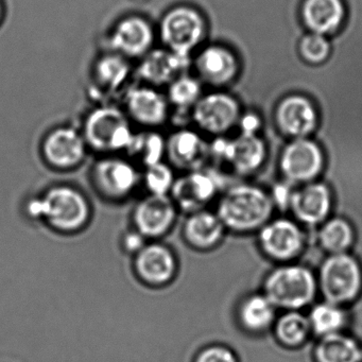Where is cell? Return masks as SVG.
Returning <instances> with one entry per match:
<instances>
[{
  "mask_svg": "<svg viewBox=\"0 0 362 362\" xmlns=\"http://www.w3.org/2000/svg\"><path fill=\"white\" fill-rule=\"evenodd\" d=\"M26 213L31 219L45 221L57 232L75 233L82 230L90 218V205L77 188L57 185L42 196L29 199Z\"/></svg>",
  "mask_w": 362,
  "mask_h": 362,
  "instance_id": "6da1fadb",
  "label": "cell"
},
{
  "mask_svg": "<svg viewBox=\"0 0 362 362\" xmlns=\"http://www.w3.org/2000/svg\"><path fill=\"white\" fill-rule=\"evenodd\" d=\"M272 199L257 186L241 184L230 188L218 205V217L226 228L249 232L268 223L273 211Z\"/></svg>",
  "mask_w": 362,
  "mask_h": 362,
  "instance_id": "7a4b0ae2",
  "label": "cell"
},
{
  "mask_svg": "<svg viewBox=\"0 0 362 362\" xmlns=\"http://www.w3.org/2000/svg\"><path fill=\"white\" fill-rule=\"evenodd\" d=\"M147 245V238L143 236L136 230L127 233L122 238V247L129 253L136 254Z\"/></svg>",
  "mask_w": 362,
  "mask_h": 362,
  "instance_id": "74e56055",
  "label": "cell"
},
{
  "mask_svg": "<svg viewBox=\"0 0 362 362\" xmlns=\"http://www.w3.org/2000/svg\"><path fill=\"white\" fill-rule=\"evenodd\" d=\"M226 226L217 214L206 209L189 214L184 224L183 234L186 241L196 249L207 250L221 240Z\"/></svg>",
  "mask_w": 362,
  "mask_h": 362,
  "instance_id": "cb8c5ba5",
  "label": "cell"
},
{
  "mask_svg": "<svg viewBox=\"0 0 362 362\" xmlns=\"http://www.w3.org/2000/svg\"><path fill=\"white\" fill-rule=\"evenodd\" d=\"M319 284L326 302H351L361 291V267L349 254H330L322 264Z\"/></svg>",
  "mask_w": 362,
  "mask_h": 362,
  "instance_id": "277c9868",
  "label": "cell"
},
{
  "mask_svg": "<svg viewBox=\"0 0 362 362\" xmlns=\"http://www.w3.org/2000/svg\"><path fill=\"white\" fill-rule=\"evenodd\" d=\"M293 190L290 187L289 182L275 186L272 196H270L273 204L279 205L281 209H289Z\"/></svg>",
  "mask_w": 362,
  "mask_h": 362,
  "instance_id": "8d00e7d4",
  "label": "cell"
},
{
  "mask_svg": "<svg viewBox=\"0 0 362 362\" xmlns=\"http://www.w3.org/2000/svg\"><path fill=\"white\" fill-rule=\"evenodd\" d=\"M201 98V84L194 78L181 76L169 84L168 99L175 107H194Z\"/></svg>",
  "mask_w": 362,
  "mask_h": 362,
  "instance_id": "d6a6232c",
  "label": "cell"
},
{
  "mask_svg": "<svg viewBox=\"0 0 362 362\" xmlns=\"http://www.w3.org/2000/svg\"><path fill=\"white\" fill-rule=\"evenodd\" d=\"M266 145L258 134H243L228 141L218 139L214 141L209 153L217 160L232 165L241 175L253 173L262 166L266 158Z\"/></svg>",
  "mask_w": 362,
  "mask_h": 362,
  "instance_id": "30bf717a",
  "label": "cell"
},
{
  "mask_svg": "<svg viewBox=\"0 0 362 362\" xmlns=\"http://www.w3.org/2000/svg\"><path fill=\"white\" fill-rule=\"evenodd\" d=\"M300 59L307 64L321 65L332 54V42L326 35L310 33L303 35L298 44Z\"/></svg>",
  "mask_w": 362,
  "mask_h": 362,
  "instance_id": "1f68e13d",
  "label": "cell"
},
{
  "mask_svg": "<svg viewBox=\"0 0 362 362\" xmlns=\"http://www.w3.org/2000/svg\"><path fill=\"white\" fill-rule=\"evenodd\" d=\"M153 41L151 25L139 16H130L118 23L111 44L120 56L139 58L149 52Z\"/></svg>",
  "mask_w": 362,
  "mask_h": 362,
  "instance_id": "d6986e66",
  "label": "cell"
},
{
  "mask_svg": "<svg viewBox=\"0 0 362 362\" xmlns=\"http://www.w3.org/2000/svg\"><path fill=\"white\" fill-rule=\"evenodd\" d=\"M160 39L167 49L189 56L206 35V23L198 10L187 6L173 8L163 18Z\"/></svg>",
  "mask_w": 362,
  "mask_h": 362,
  "instance_id": "8992f818",
  "label": "cell"
},
{
  "mask_svg": "<svg viewBox=\"0 0 362 362\" xmlns=\"http://www.w3.org/2000/svg\"><path fill=\"white\" fill-rule=\"evenodd\" d=\"M322 247L330 254L346 253L354 243V230L342 218L328 220L319 233Z\"/></svg>",
  "mask_w": 362,
  "mask_h": 362,
  "instance_id": "83f0119b",
  "label": "cell"
},
{
  "mask_svg": "<svg viewBox=\"0 0 362 362\" xmlns=\"http://www.w3.org/2000/svg\"><path fill=\"white\" fill-rule=\"evenodd\" d=\"M275 124L283 134L305 139L313 134L320 124L319 112L310 99L300 94L288 95L277 103Z\"/></svg>",
  "mask_w": 362,
  "mask_h": 362,
  "instance_id": "7c38bea8",
  "label": "cell"
},
{
  "mask_svg": "<svg viewBox=\"0 0 362 362\" xmlns=\"http://www.w3.org/2000/svg\"><path fill=\"white\" fill-rule=\"evenodd\" d=\"M143 182L149 194L166 196L170 194L175 182L173 168L164 162L147 167L143 175Z\"/></svg>",
  "mask_w": 362,
  "mask_h": 362,
  "instance_id": "836d02e7",
  "label": "cell"
},
{
  "mask_svg": "<svg viewBox=\"0 0 362 362\" xmlns=\"http://www.w3.org/2000/svg\"><path fill=\"white\" fill-rule=\"evenodd\" d=\"M126 105L131 117L143 126H160L168 115L167 99L147 86L131 90L127 96Z\"/></svg>",
  "mask_w": 362,
  "mask_h": 362,
  "instance_id": "7402d4cb",
  "label": "cell"
},
{
  "mask_svg": "<svg viewBox=\"0 0 362 362\" xmlns=\"http://www.w3.org/2000/svg\"><path fill=\"white\" fill-rule=\"evenodd\" d=\"M127 153L134 162L143 165L145 168L163 162L166 156V141L160 134L151 131L133 134Z\"/></svg>",
  "mask_w": 362,
  "mask_h": 362,
  "instance_id": "484cf974",
  "label": "cell"
},
{
  "mask_svg": "<svg viewBox=\"0 0 362 362\" xmlns=\"http://www.w3.org/2000/svg\"><path fill=\"white\" fill-rule=\"evenodd\" d=\"M189 56L175 54L168 49L148 52L139 66V75L152 86L170 84L183 76L189 66Z\"/></svg>",
  "mask_w": 362,
  "mask_h": 362,
  "instance_id": "44dd1931",
  "label": "cell"
},
{
  "mask_svg": "<svg viewBox=\"0 0 362 362\" xmlns=\"http://www.w3.org/2000/svg\"><path fill=\"white\" fill-rule=\"evenodd\" d=\"M130 74V65L120 54H109L97 62L95 75L100 86L110 90L119 88Z\"/></svg>",
  "mask_w": 362,
  "mask_h": 362,
  "instance_id": "4dcf8cb0",
  "label": "cell"
},
{
  "mask_svg": "<svg viewBox=\"0 0 362 362\" xmlns=\"http://www.w3.org/2000/svg\"><path fill=\"white\" fill-rule=\"evenodd\" d=\"M361 362H362V347H361Z\"/></svg>",
  "mask_w": 362,
  "mask_h": 362,
  "instance_id": "ab89813d",
  "label": "cell"
},
{
  "mask_svg": "<svg viewBox=\"0 0 362 362\" xmlns=\"http://www.w3.org/2000/svg\"><path fill=\"white\" fill-rule=\"evenodd\" d=\"M95 187L103 196L122 200L130 196L141 182V173L131 160L119 158H105L93 169Z\"/></svg>",
  "mask_w": 362,
  "mask_h": 362,
  "instance_id": "9c48e42d",
  "label": "cell"
},
{
  "mask_svg": "<svg viewBox=\"0 0 362 362\" xmlns=\"http://www.w3.org/2000/svg\"><path fill=\"white\" fill-rule=\"evenodd\" d=\"M238 124L243 134H257L262 126V117L254 112H247L239 118Z\"/></svg>",
  "mask_w": 362,
  "mask_h": 362,
  "instance_id": "d590c367",
  "label": "cell"
},
{
  "mask_svg": "<svg viewBox=\"0 0 362 362\" xmlns=\"http://www.w3.org/2000/svg\"><path fill=\"white\" fill-rule=\"evenodd\" d=\"M196 362H237V359L230 349L215 345L201 351Z\"/></svg>",
  "mask_w": 362,
  "mask_h": 362,
  "instance_id": "e575fe53",
  "label": "cell"
},
{
  "mask_svg": "<svg viewBox=\"0 0 362 362\" xmlns=\"http://www.w3.org/2000/svg\"><path fill=\"white\" fill-rule=\"evenodd\" d=\"M260 245L270 257L289 260L304 247V234L296 222L277 219L264 224L260 230Z\"/></svg>",
  "mask_w": 362,
  "mask_h": 362,
  "instance_id": "2e32d148",
  "label": "cell"
},
{
  "mask_svg": "<svg viewBox=\"0 0 362 362\" xmlns=\"http://www.w3.org/2000/svg\"><path fill=\"white\" fill-rule=\"evenodd\" d=\"M317 281L309 269L298 264L279 267L264 281V296L275 308L298 310L313 302Z\"/></svg>",
  "mask_w": 362,
  "mask_h": 362,
  "instance_id": "3957f363",
  "label": "cell"
},
{
  "mask_svg": "<svg viewBox=\"0 0 362 362\" xmlns=\"http://www.w3.org/2000/svg\"><path fill=\"white\" fill-rule=\"evenodd\" d=\"M243 325L253 332H262L274 321L275 306L266 296H252L243 302L240 308Z\"/></svg>",
  "mask_w": 362,
  "mask_h": 362,
  "instance_id": "4316f807",
  "label": "cell"
},
{
  "mask_svg": "<svg viewBox=\"0 0 362 362\" xmlns=\"http://www.w3.org/2000/svg\"><path fill=\"white\" fill-rule=\"evenodd\" d=\"M197 71L205 83L224 86L232 83L239 73V62L232 50L223 46L211 45L197 57Z\"/></svg>",
  "mask_w": 362,
  "mask_h": 362,
  "instance_id": "ac0fdd59",
  "label": "cell"
},
{
  "mask_svg": "<svg viewBox=\"0 0 362 362\" xmlns=\"http://www.w3.org/2000/svg\"><path fill=\"white\" fill-rule=\"evenodd\" d=\"M86 141L82 135L71 128H59L46 136L42 147L48 165L58 170H71L83 162Z\"/></svg>",
  "mask_w": 362,
  "mask_h": 362,
  "instance_id": "5bb4252c",
  "label": "cell"
},
{
  "mask_svg": "<svg viewBox=\"0 0 362 362\" xmlns=\"http://www.w3.org/2000/svg\"><path fill=\"white\" fill-rule=\"evenodd\" d=\"M0 16H1V7H0Z\"/></svg>",
  "mask_w": 362,
  "mask_h": 362,
  "instance_id": "f35d334b",
  "label": "cell"
},
{
  "mask_svg": "<svg viewBox=\"0 0 362 362\" xmlns=\"http://www.w3.org/2000/svg\"><path fill=\"white\" fill-rule=\"evenodd\" d=\"M332 207L329 188L320 182L304 184L293 190L289 209L303 223H321L327 218Z\"/></svg>",
  "mask_w": 362,
  "mask_h": 362,
  "instance_id": "e0dca14e",
  "label": "cell"
},
{
  "mask_svg": "<svg viewBox=\"0 0 362 362\" xmlns=\"http://www.w3.org/2000/svg\"><path fill=\"white\" fill-rule=\"evenodd\" d=\"M207 154L209 147L194 131H177L166 141V156L170 162L187 171L201 169Z\"/></svg>",
  "mask_w": 362,
  "mask_h": 362,
  "instance_id": "603a6c76",
  "label": "cell"
},
{
  "mask_svg": "<svg viewBox=\"0 0 362 362\" xmlns=\"http://www.w3.org/2000/svg\"><path fill=\"white\" fill-rule=\"evenodd\" d=\"M279 165L290 184L310 183L323 168V151L319 144L308 137L294 139L281 152Z\"/></svg>",
  "mask_w": 362,
  "mask_h": 362,
  "instance_id": "52a82bcc",
  "label": "cell"
},
{
  "mask_svg": "<svg viewBox=\"0 0 362 362\" xmlns=\"http://www.w3.org/2000/svg\"><path fill=\"white\" fill-rule=\"evenodd\" d=\"M197 126L211 135H223L238 124L240 107L232 95L211 93L201 97L192 110Z\"/></svg>",
  "mask_w": 362,
  "mask_h": 362,
  "instance_id": "ba28073f",
  "label": "cell"
},
{
  "mask_svg": "<svg viewBox=\"0 0 362 362\" xmlns=\"http://www.w3.org/2000/svg\"><path fill=\"white\" fill-rule=\"evenodd\" d=\"M300 16L310 33L327 37L334 35L344 24L346 8L343 0H304Z\"/></svg>",
  "mask_w": 362,
  "mask_h": 362,
  "instance_id": "ffe728a7",
  "label": "cell"
},
{
  "mask_svg": "<svg viewBox=\"0 0 362 362\" xmlns=\"http://www.w3.org/2000/svg\"><path fill=\"white\" fill-rule=\"evenodd\" d=\"M317 362H361V347L355 339L337 332L322 337L315 349Z\"/></svg>",
  "mask_w": 362,
  "mask_h": 362,
  "instance_id": "d4e9b609",
  "label": "cell"
},
{
  "mask_svg": "<svg viewBox=\"0 0 362 362\" xmlns=\"http://www.w3.org/2000/svg\"><path fill=\"white\" fill-rule=\"evenodd\" d=\"M86 145L99 152L126 151L133 137L126 115L116 107H99L84 126Z\"/></svg>",
  "mask_w": 362,
  "mask_h": 362,
  "instance_id": "5b68a950",
  "label": "cell"
},
{
  "mask_svg": "<svg viewBox=\"0 0 362 362\" xmlns=\"http://www.w3.org/2000/svg\"><path fill=\"white\" fill-rule=\"evenodd\" d=\"M311 330L317 336L337 334L345 324V313L339 305L329 302L315 305L308 317Z\"/></svg>",
  "mask_w": 362,
  "mask_h": 362,
  "instance_id": "f1b7e54d",
  "label": "cell"
},
{
  "mask_svg": "<svg viewBox=\"0 0 362 362\" xmlns=\"http://www.w3.org/2000/svg\"><path fill=\"white\" fill-rule=\"evenodd\" d=\"M177 262L167 245L147 243L135 254L134 269L139 279L150 286H164L175 279Z\"/></svg>",
  "mask_w": 362,
  "mask_h": 362,
  "instance_id": "9a60e30c",
  "label": "cell"
},
{
  "mask_svg": "<svg viewBox=\"0 0 362 362\" xmlns=\"http://www.w3.org/2000/svg\"><path fill=\"white\" fill-rule=\"evenodd\" d=\"M177 214V205L169 194H148L137 203L133 211L134 230L145 238H160L171 230Z\"/></svg>",
  "mask_w": 362,
  "mask_h": 362,
  "instance_id": "4fadbf2b",
  "label": "cell"
},
{
  "mask_svg": "<svg viewBox=\"0 0 362 362\" xmlns=\"http://www.w3.org/2000/svg\"><path fill=\"white\" fill-rule=\"evenodd\" d=\"M220 179L211 170L188 171L183 177L175 179L171 189L173 199L177 209L192 214L204 209L219 189Z\"/></svg>",
  "mask_w": 362,
  "mask_h": 362,
  "instance_id": "8fae6325",
  "label": "cell"
},
{
  "mask_svg": "<svg viewBox=\"0 0 362 362\" xmlns=\"http://www.w3.org/2000/svg\"><path fill=\"white\" fill-rule=\"evenodd\" d=\"M276 337L287 346L302 344L311 332L308 317L296 310H290L279 317L276 323Z\"/></svg>",
  "mask_w": 362,
  "mask_h": 362,
  "instance_id": "f546056e",
  "label": "cell"
}]
</instances>
